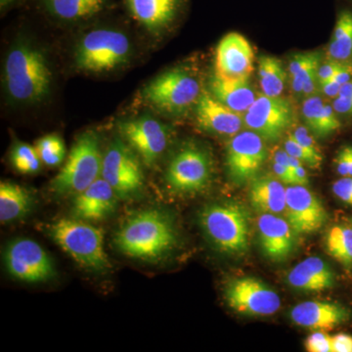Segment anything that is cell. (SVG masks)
Wrapping results in <instances>:
<instances>
[{
    "label": "cell",
    "instance_id": "1",
    "mask_svg": "<svg viewBox=\"0 0 352 352\" xmlns=\"http://www.w3.org/2000/svg\"><path fill=\"white\" fill-rule=\"evenodd\" d=\"M176 239L170 217L162 210L150 208L127 219L116 234L115 245L129 258L156 261L173 249Z\"/></svg>",
    "mask_w": 352,
    "mask_h": 352
},
{
    "label": "cell",
    "instance_id": "2",
    "mask_svg": "<svg viewBox=\"0 0 352 352\" xmlns=\"http://www.w3.org/2000/svg\"><path fill=\"white\" fill-rule=\"evenodd\" d=\"M52 75L43 53L28 43H18L7 54L4 82L10 98L34 103L50 94Z\"/></svg>",
    "mask_w": 352,
    "mask_h": 352
},
{
    "label": "cell",
    "instance_id": "3",
    "mask_svg": "<svg viewBox=\"0 0 352 352\" xmlns=\"http://www.w3.org/2000/svg\"><path fill=\"white\" fill-rule=\"evenodd\" d=\"M51 239L85 270L105 272L110 261L102 229L76 219L57 220L48 229Z\"/></svg>",
    "mask_w": 352,
    "mask_h": 352
},
{
    "label": "cell",
    "instance_id": "4",
    "mask_svg": "<svg viewBox=\"0 0 352 352\" xmlns=\"http://www.w3.org/2000/svg\"><path fill=\"white\" fill-rule=\"evenodd\" d=\"M201 229L212 245L223 254H245L250 247V217L239 204L208 206L200 214Z\"/></svg>",
    "mask_w": 352,
    "mask_h": 352
},
{
    "label": "cell",
    "instance_id": "5",
    "mask_svg": "<svg viewBox=\"0 0 352 352\" xmlns=\"http://www.w3.org/2000/svg\"><path fill=\"white\" fill-rule=\"evenodd\" d=\"M131 52V41L124 32L97 28L83 36L76 46V65L87 73H108L126 64Z\"/></svg>",
    "mask_w": 352,
    "mask_h": 352
},
{
    "label": "cell",
    "instance_id": "6",
    "mask_svg": "<svg viewBox=\"0 0 352 352\" xmlns=\"http://www.w3.org/2000/svg\"><path fill=\"white\" fill-rule=\"evenodd\" d=\"M100 143L92 131L85 132L76 141L66 164L51 182L58 195H76L100 178Z\"/></svg>",
    "mask_w": 352,
    "mask_h": 352
},
{
    "label": "cell",
    "instance_id": "7",
    "mask_svg": "<svg viewBox=\"0 0 352 352\" xmlns=\"http://www.w3.org/2000/svg\"><path fill=\"white\" fill-rule=\"evenodd\" d=\"M201 87L195 76L185 69L175 68L162 74L148 83L144 98L157 110L168 113H184L197 104Z\"/></svg>",
    "mask_w": 352,
    "mask_h": 352
},
{
    "label": "cell",
    "instance_id": "8",
    "mask_svg": "<svg viewBox=\"0 0 352 352\" xmlns=\"http://www.w3.org/2000/svg\"><path fill=\"white\" fill-rule=\"evenodd\" d=\"M212 177V162L207 152L197 147L184 148L171 159L166 168V185L182 195L200 193Z\"/></svg>",
    "mask_w": 352,
    "mask_h": 352
},
{
    "label": "cell",
    "instance_id": "9",
    "mask_svg": "<svg viewBox=\"0 0 352 352\" xmlns=\"http://www.w3.org/2000/svg\"><path fill=\"white\" fill-rule=\"evenodd\" d=\"M101 177L112 186L120 199L138 195L144 180L138 157L120 140L113 141L104 155Z\"/></svg>",
    "mask_w": 352,
    "mask_h": 352
},
{
    "label": "cell",
    "instance_id": "10",
    "mask_svg": "<svg viewBox=\"0 0 352 352\" xmlns=\"http://www.w3.org/2000/svg\"><path fill=\"white\" fill-rule=\"evenodd\" d=\"M4 263L11 276L27 283L45 282L55 274L50 254L31 239H18L7 245Z\"/></svg>",
    "mask_w": 352,
    "mask_h": 352
},
{
    "label": "cell",
    "instance_id": "11",
    "mask_svg": "<svg viewBox=\"0 0 352 352\" xmlns=\"http://www.w3.org/2000/svg\"><path fill=\"white\" fill-rule=\"evenodd\" d=\"M244 126L256 132L263 140L276 141L293 124L291 103L281 96L261 94L245 111Z\"/></svg>",
    "mask_w": 352,
    "mask_h": 352
},
{
    "label": "cell",
    "instance_id": "12",
    "mask_svg": "<svg viewBox=\"0 0 352 352\" xmlns=\"http://www.w3.org/2000/svg\"><path fill=\"white\" fill-rule=\"evenodd\" d=\"M226 300L234 311L250 316H270L281 307L276 292L254 277L232 280L227 285Z\"/></svg>",
    "mask_w": 352,
    "mask_h": 352
},
{
    "label": "cell",
    "instance_id": "13",
    "mask_svg": "<svg viewBox=\"0 0 352 352\" xmlns=\"http://www.w3.org/2000/svg\"><path fill=\"white\" fill-rule=\"evenodd\" d=\"M119 131L131 149L148 166H152L162 157L170 139L166 126L149 116L122 120L119 124Z\"/></svg>",
    "mask_w": 352,
    "mask_h": 352
},
{
    "label": "cell",
    "instance_id": "14",
    "mask_svg": "<svg viewBox=\"0 0 352 352\" xmlns=\"http://www.w3.org/2000/svg\"><path fill=\"white\" fill-rule=\"evenodd\" d=\"M265 145L256 132H239L229 141L226 152V166L229 175L236 183L254 179L265 162Z\"/></svg>",
    "mask_w": 352,
    "mask_h": 352
},
{
    "label": "cell",
    "instance_id": "15",
    "mask_svg": "<svg viewBox=\"0 0 352 352\" xmlns=\"http://www.w3.org/2000/svg\"><path fill=\"white\" fill-rule=\"evenodd\" d=\"M287 221L296 235H309L320 230L328 219L322 201L305 186L287 187Z\"/></svg>",
    "mask_w": 352,
    "mask_h": 352
},
{
    "label": "cell",
    "instance_id": "16",
    "mask_svg": "<svg viewBox=\"0 0 352 352\" xmlns=\"http://www.w3.org/2000/svg\"><path fill=\"white\" fill-rule=\"evenodd\" d=\"M254 50L248 39L229 32L215 52V75L227 80H249L254 71Z\"/></svg>",
    "mask_w": 352,
    "mask_h": 352
},
{
    "label": "cell",
    "instance_id": "17",
    "mask_svg": "<svg viewBox=\"0 0 352 352\" xmlns=\"http://www.w3.org/2000/svg\"><path fill=\"white\" fill-rule=\"evenodd\" d=\"M119 196L104 178H98L87 189L76 194L72 207L73 219L100 221L113 214Z\"/></svg>",
    "mask_w": 352,
    "mask_h": 352
},
{
    "label": "cell",
    "instance_id": "18",
    "mask_svg": "<svg viewBox=\"0 0 352 352\" xmlns=\"http://www.w3.org/2000/svg\"><path fill=\"white\" fill-rule=\"evenodd\" d=\"M196 105L197 122L203 131L233 138L244 126L242 113L234 112L207 91L201 94Z\"/></svg>",
    "mask_w": 352,
    "mask_h": 352
},
{
    "label": "cell",
    "instance_id": "19",
    "mask_svg": "<svg viewBox=\"0 0 352 352\" xmlns=\"http://www.w3.org/2000/svg\"><path fill=\"white\" fill-rule=\"evenodd\" d=\"M258 232L259 245L270 261H283L295 249L296 233L289 222L277 214L259 215Z\"/></svg>",
    "mask_w": 352,
    "mask_h": 352
},
{
    "label": "cell",
    "instance_id": "20",
    "mask_svg": "<svg viewBox=\"0 0 352 352\" xmlns=\"http://www.w3.org/2000/svg\"><path fill=\"white\" fill-rule=\"evenodd\" d=\"M300 327L314 331L333 330L351 318V312L339 303L308 300L296 305L289 314Z\"/></svg>",
    "mask_w": 352,
    "mask_h": 352
},
{
    "label": "cell",
    "instance_id": "21",
    "mask_svg": "<svg viewBox=\"0 0 352 352\" xmlns=\"http://www.w3.org/2000/svg\"><path fill=\"white\" fill-rule=\"evenodd\" d=\"M126 10L150 32L166 29L182 11L184 0H124Z\"/></svg>",
    "mask_w": 352,
    "mask_h": 352
},
{
    "label": "cell",
    "instance_id": "22",
    "mask_svg": "<svg viewBox=\"0 0 352 352\" xmlns=\"http://www.w3.org/2000/svg\"><path fill=\"white\" fill-rule=\"evenodd\" d=\"M39 8L62 23L91 21L107 12L113 0H36Z\"/></svg>",
    "mask_w": 352,
    "mask_h": 352
},
{
    "label": "cell",
    "instance_id": "23",
    "mask_svg": "<svg viewBox=\"0 0 352 352\" xmlns=\"http://www.w3.org/2000/svg\"><path fill=\"white\" fill-rule=\"evenodd\" d=\"M335 273L323 259L311 256L296 265L288 275L293 288L303 292H322L333 288Z\"/></svg>",
    "mask_w": 352,
    "mask_h": 352
},
{
    "label": "cell",
    "instance_id": "24",
    "mask_svg": "<svg viewBox=\"0 0 352 352\" xmlns=\"http://www.w3.org/2000/svg\"><path fill=\"white\" fill-rule=\"evenodd\" d=\"M250 201L258 214H280L286 210L287 188L279 179L259 177L252 179Z\"/></svg>",
    "mask_w": 352,
    "mask_h": 352
},
{
    "label": "cell",
    "instance_id": "25",
    "mask_svg": "<svg viewBox=\"0 0 352 352\" xmlns=\"http://www.w3.org/2000/svg\"><path fill=\"white\" fill-rule=\"evenodd\" d=\"M210 91L217 100L242 115L256 98L249 80H227L214 75L210 80Z\"/></svg>",
    "mask_w": 352,
    "mask_h": 352
},
{
    "label": "cell",
    "instance_id": "26",
    "mask_svg": "<svg viewBox=\"0 0 352 352\" xmlns=\"http://www.w3.org/2000/svg\"><path fill=\"white\" fill-rule=\"evenodd\" d=\"M32 206V197L24 187L12 182L0 183V221H14L24 217Z\"/></svg>",
    "mask_w": 352,
    "mask_h": 352
},
{
    "label": "cell",
    "instance_id": "27",
    "mask_svg": "<svg viewBox=\"0 0 352 352\" xmlns=\"http://www.w3.org/2000/svg\"><path fill=\"white\" fill-rule=\"evenodd\" d=\"M327 60L352 64V12L340 11L327 48Z\"/></svg>",
    "mask_w": 352,
    "mask_h": 352
},
{
    "label": "cell",
    "instance_id": "28",
    "mask_svg": "<svg viewBox=\"0 0 352 352\" xmlns=\"http://www.w3.org/2000/svg\"><path fill=\"white\" fill-rule=\"evenodd\" d=\"M320 55L317 52L302 53L292 58L289 64V78L300 80L303 94H316L319 87L318 68Z\"/></svg>",
    "mask_w": 352,
    "mask_h": 352
},
{
    "label": "cell",
    "instance_id": "29",
    "mask_svg": "<svg viewBox=\"0 0 352 352\" xmlns=\"http://www.w3.org/2000/svg\"><path fill=\"white\" fill-rule=\"evenodd\" d=\"M258 78L263 94L268 96H281L287 82L283 64L277 58L261 56L258 60Z\"/></svg>",
    "mask_w": 352,
    "mask_h": 352
},
{
    "label": "cell",
    "instance_id": "30",
    "mask_svg": "<svg viewBox=\"0 0 352 352\" xmlns=\"http://www.w3.org/2000/svg\"><path fill=\"white\" fill-rule=\"evenodd\" d=\"M326 247L331 256L344 265L352 264V228L335 226L329 231Z\"/></svg>",
    "mask_w": 352,
    "mask_h": 352
},
{
    "label": "cell",
    "instance_id": "31",
    "mask_svg": "<svg viewBox=\"0 0 352 352\" xmlns=\"http://www.w3.org/2000/svg\"><path fill=\"white\" fill-rule=\"evenodd\" d=\"M11 163L19 173L32 175L41 168V160L36 148L25 143H18L11 152Z\"/></svg>",
    "mask_w": 352,
    "mask_h": 352
},
{
    "label": "cell",
    "instance_id": "32",
    "mask_svg": "<svg viewBox=\"0 0 352 352\" xmlns=\"http://www.w3.org/2000/svg\"><path fill=\"white\" fill-rule=\"evenodd\" d=\"M36 150L41 162L48 166H59L66 157L64 141L57 134H48L39 139Z\"/></svg>",
    "mask_w": 352,
    "mask_h": 352
},
{
    "label": "cell",
    "instance_id": "33",
    "mask_svg": "<svg viewBox=\"0 0 352 352\" xmlns=\"http://www.w3.org/2000/svg\"><path fill=\"white\" fill-rule=\"evenodd\" d=\"M324 102L318 95L308 96L303 102L302 117L308 131L312 132L315 136L318 132L319 122H320L322 110H323Z\"/></svg>",
    "mask_w": 352,
    "mask_h": 352
},
{
    "label": "cell",
    "instance_id": "34",
    "mask_svg": "<svg viewBox=\"0 0 352 352\" xmlns=\"http://www.w3.org/2000/svg\"><path fill=\"white\" fill-rule=\"evenodd\" d=\"M292 134H293L296 140L302 146L303 149L307 152V154L314 159L317 168H320L322 163H323V155H322L318 146L316 145L314 138L308 132L307 127L298 126Z\"/></svg>",
    "mask_w": 352,
    "mask_h": 352
},
{
    "label": "cell",
    "instance_id": "35",
    "mask_svg": "<svg viewBox=\"0 0 352 352\" xmlns=\"http://www.w3.org/2000/svg\"><path fill=\"white\" fill-rule=\"evenodd\" d=\"M336 113L337 112H336L333 106L326 103L324 104L317 138H325V136L330 135V134L340 129V122L338 120Z\"/></svg>",
    "mask_w": 352,
    "mask_h": 352
},
{
    "label": "cell",
    "instance_id": "36",
    "mask_svg": "<svg viewBox=\"0 0 352 352\" xmlns=\"http://www.w3.org/2000/svg\"><path fill=\"white\" fill-rule=\"evenodd\" d=\"M305 347L309 352H333L332 337L324 331H316L308 336Z\"/></svg>",
    "mask_w": 352,
    "mask_h": 352
},
{
    "label": "cell",
    "instance_id": "37",
    "mask_svg": "<svg viewBox=\"0 0 352 352\" xmlns=\"http://www.w3.org/2000/svg\"><path fill=\"white\" fill-rule=\"evenodd\" d=\"M284 149L286 150L289 156L296 157V159L300 160L302 164H307L308 166L315 168V170L318 168H317L314 159H312V157L307 154V152L303 149L302 146L296 140L293 134H289L288 138L285 140Z\"/></svg>",
    "mask_w": 352,
    "mask_h": 352
},
{
    "label": "cell",
    "instance_id": "38",
    "mask_svg": "<svg viewBox=\"0 0 352 352\" xmlns=\"http://www.w3.org/2000/svg\"><path fill=\"white\" fill-rule=\"evenodd\" d=\"M333 192L340 200L352 206V176H346L333 183Z\"/></svg>",
    "mask_w": 352,
    "mask_h": 352
},
{
    "label": "cell",
    "instance_id": "39",
    "mask_svg": "<svg viewBox=\"0 0 352 352\" xmlns=\"http://www.w3.org/2000/svg\"><path fill=\"white\" fill-rule=\"evenodd\" d=\"M333 352H352V337L346 333H338L332 337Z\"/></svg>",
    "mask_w": 352,
    "mask_h": 352
},
{
    "label": "cell",
    "instance_id": "40",
    "mask_svg": "<svg viewBox=\"0 0 352 352\" xmlns=\"http://www.w3.org/2000/svg\"><path fill=\"white\" fill-rule=\"evenodd\" d=\"M340 63L338 62L327 60L323 65H320L318 68L319 82L322 83L326 80H332L335 76L336 72L339 69Z\"/></svg>",
    "mask_w": 352,
    "mask_h": 352
},
{
    "label": "cell",
    "instance_id": "41",
    "mask_svg": "<svg viewBox=\"0 0 352 352\" xmlns=\"http://www.w3.org/2000/svg\"><path fill=\"white\" fill-rule=\"evenodd\" d=\"M273 170L278 179L283 184L296 185L295 175L293 171L287 168L286 166H282L277 163H273Z\"/></svg>",
    "mask_w": 352,
    "mask_h": 352
},
{
    "label": "cell",
    "instance_id": "42",
    "mask_svg": "<svg viewBox=\"0 0 352 352\" xmlns=\"http://www.w3.org/2000/svg\"><path fill=\"white\" fill-rule=\"evenodd\" d=\"M336 166L340 175L346 177L349 176V156H347L346 146L342 147L336 157Z\"/></svg>",
    "mask_w": 352,
    "mask_h": 352
},
{
    "label": "cell",
    "instance_id": "43",
    "mask_svg": "<svg viewBox=\"0 0 352 352\" xmlns=\"http://www.w3.org/2000/svg\"><path fill=\"white\" fill-rule=\"evenodd\" d=\"M336 112L342 115H352V98L338 96L333 102Z\"/></svg>",
    "mask_w": 352,
    "mask_h": 352
},
{
    "label": "cell",
    "instance_id": "44",
    "mask_svg": "<svg viewBox=\"0 0 352 352\" xmlns=\"http://www.w3.org/2000/svg\"><path fill=\"white\" fill-rule=\"evenodd\" d=\"M352 78V64H340L339 69L336 72L333 80L340 85L349 82Z\"/></svg>",
    "mask_w": 352,
    "mask_h": 352
},
{
    "label": "cell",
    "instance_id": "45",
    "mask_svg": "<svg viewBox=\"0 0 352 352\" xmlns=\"http://www.w3.org/2000/svg\"><path fill=\"white\" fill-rule=\"evenodd\" d=\"M340 87L342 85L336 82V80H329L326 82L320 83V89L326 96L332 97V98H337L339 96Z\"/></svg>",
    "mask_w": 352,
    "mask_h": 352
},
{
    "label": "cell",
    "instance_id": "46",
    "mask_svg": "<svg viewBox=\"0 0 352 352\" xmlns=\"http://www.w3.org/2000/svg\"><path fill=\"white\" fill-rule=\"evenodd\" d=\"M272 153L273 162L274 163L282 164V166H286L287 168L291 170V166H289V155L287 153L286 150L275 148Z\"/></svg>",
    "mask_w": 352,
    "mask_h": 352
},
{
    "label": "cell",
    "instance_id": "47",
    "mask_svg": "<svg viewBox=\"0 0 352 352\" xmlns=\"http://www.w3.org/2000/svg\"><path fill=\"white\" fill-rule=\"evenodd\" d=\"M294 175H295L296 185H300V186L305 187L307 186L308 183H309V180H308L307 170L303 168L302 164H300L298 168H296V170H294Z\"/></svg>",
    "mask_w": 352,
    "mask_h": 352
},
{
    "label": "cell",
    "instance_id": "48",
    "mask_svg": "<svg viewBox=\"0 0 352 352\" xmlns=\"http://www.w3.org/2000/svg\"><path fill=\"white\" fill-rule=\"evenodd\" d=\"M339 96L342 97H349V98H352V78L349 82L344 83V85H342L340 87V91Z\"/></svg>",
    "mask_w": 352,
    "mask_h": 352
},
{
    "label": "cell",
    "instance_id": "49",
    "mask_svg": "<svg viewBox=\"0 0 352 352\" xmlns=\"http://www.w3.org/2000/svg\"><path fill=\"white\" fill-rule=\"evenodd\" d=\"M347 156H349V176H352V146H346Z\"/></svg>",
    "mask_w": 352,
    "mask_h": 352
},
{
    "label": "cell",
    "instance_id": "50",
    "mask_svg": "<svg viewBox=\"0 0 352 352\" xmlns=\"http://www.w3.org/2000/svg\"><path fill=\"white\" fill-rule=\"evenodd\" d=\"M16 0H0V4H1V8L4 9L6 7L10 6Z\"/></svg>",
    "mask_w": 352,
    "mask_h": 352
},
{
    "label": "cell",
    "instance_id": "51",
    "mask_svg": "<svg viewBox=\"0 0 352 352\" xmlns=\"http://www.w3.org/2000/svg\"><path fill=\"white\" fill-rule=\"evenodd\" d=\"M351 1L352 2V0H351Z\"/></svg>",
    "mask_w": 352,
    "mask_h": 352
}]
</instances>
